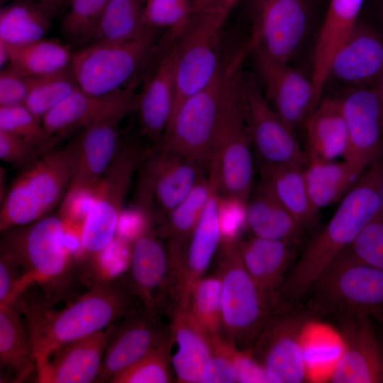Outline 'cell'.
Segmentation results:
<instances>
[{"label":"cell","instance_id":"6da1fadb","mask_svg":"<svg viewBox=\"0 0 383 383\" xmlns=\"http://www.w3.org/2000/svg\"><path fill=\"white\" fill-rule=\"evenodd\" d=\"M138 301L125 280L96 281L82 295L60 310L38 296L21 294L12 306L26 319L36 368L59 348L100 331L135 310Z\"/></svg>","mask_w":383,"mask_h":383},{"label":"cell","instance_id":"7a4b0ae2","mask_svg":"<svg viewBox=\"0 0 383 383\" xmlns=\"http://www.w3.org/2000/svg\"><path fill=\"white\" fill-rule=\"evenodd\" d=\"M66 221L61 214H50L1 231L0 250L12 257L22 274L18 297L35 285L38 297L50 306L76 298L82 269L68 246Z\"/></svg>","mask_w":383,"mask_h":383},{"label":"cell","instance_id":"3957f363","mask_svg":"<svg viewBox=\"0 0 383 383\" xmlns=\"http://www.w3.org/2000/svg\"><path fill=\"white\" fill-rule=\"evenodd\" d=\"M383 209V158L346 193L327 225L309 241L287 274L279 299L301 304L319 275Z\"/></svg>","mask_w":383,"mask_h":383},{"label":"cell","instance_id":"277c9868","mask_svg":"<svg viewBox=\"0 0 383 383\" xmlns=\"http://www.w3.org/2000/svg\"><path fill=\"white\" fill-rule=\"evenodd\" d=\"M250 54L244 45L226 59L227 74L213 157L219 194L243 207L253 188L252 140L243 91V65Z\"/></svg>","mask_w":383,"mask_h":383},{"label":"cell","instance_id":"5b68a950","mask_svg":"<svg viewBox=\"0 0 383 383\" xmlns=\"http://www.w3.org/2000/svg\"><path fill=\"white\" fill-rule=\"evenodd\" d=\"M306 299L317 317L331 316L338 322L360 316L373 318L383 311V270L346 248L319 275Z\"/></svg>","mask_w":383,"mask_h":383},{"label":"cell","instance_id":"8992f818","mask_svg":"<svg viewBox=\"0 0 383 383\" xmlns=\"http://www.w3.org/2000/svg\"><path fill=\"white\" fill-rule=\"evenodd\" d=\"M216 274L221 279L223 339L241 350H250L264 328L272 306L243 261L238 240H221Z\"/></svg>","mask_w":383,"mask_h":383},{"label":"cell","instance_id":"52a82bcc","mask_svg":"<svg viewBox=\"0 0 383 383\" xmlns=\"http://www.w3.org/2000/svg\"><path fill=\"white\" fill-rule=\"evenodd\" d=\"M73 148L51 150L22 170L1 201V231L32 223L62 203L72 174Z\"/></svg>","mask_w":383,"mask_h":383},{"label":"cell","instance_id":"ba28073f","mask_svg":"<svg viewBox=\"0 0 383 383\" xmlns=\"http://www.w3.org/2000/svg\"><path fill=\"white\" fill-rule=\"evenodd\" d=\"M143 151L122 139L114 158L94 189L79 238L82 255L87 262L94 264L113 241Z\"/></svg>","mask_w":383,"mask_h":383},{"label":"cell","instance_id":"9c48e42d","mask_svg":"<svg viewBox=\"0 0 383 383\" xmlns=\"http://www.w3.org/2000/svg\"><path fill=\"white\" fill-rule=\"evenodd\" d=\"M209 172L196 161L158 145L145 148L137 169L135 204L155 226Z\"/></svg>","mask_w":383,"mask_h":383},{"label":"cell","instance_id":"30bf717a","mask_svg":"<svg viewBox=\"0 0 383 383\" xmlns=\"http://www.w3.org/2000/svg\"><path fill=\"white\" fill-rule=\"evenodd\" d=\"M226 74L224 59L213 81L181 104L156 145L192 159L209 171Z\"/></svg>","mask_w":383,"mask_h":383},{"label":"cell","instance_id":"8fae6325","mask_svg":"<svg viewBox=\"0 0 383 383\" xmlns=\"http://www.w3.org/2000/svg\"><path fill=\"white\" fill-rule=\"evenodd\" d=\"M155 30L126 41L98 42L73 52L71 68L79 89L106 96L123 90L155 51Z\"/></svg>","mask_w":383,"mask_h":383},{"label":"cell","instance_id":"7c38bea8","mask_svg":"<svg viewBox=\"0 0 383 383\" xmlns=\"http://www.w3.org/2000/svg\"><path fill=\"white\" fill-rule=\"evenodd\" d=\"M315 313L303 303L282 301L272 313L250 352L263 367L269 382L300 383L308 380L301 335Z\"/></svg>","mask_w":383,"mask_h":383},{"label":"cell","instance_id":"4fadbf2b","mask_svg":"<svg viewBox=\"0 0 383 383\" xmlns=\"http://www.w3.org/2000/svg\"><path fill=\"white\" fill-rule=\"evenodd\" d=\"M228 16L219 9L193 13L179 40L176 95L172 116L187 99L206 87L221 68V38ZM172 118V117H171Z\"/></svg>","mask_w":383,"mask_h":383},{"label":"cell","instance_id":"5bb4252c","mask_svg":"<svg viewBox=\"0 0 383 383\" xmlns=\"http://www.w3.org/2000/svg\"><path fill=\"white\" fill-rule=\"evenodd\" d=\"M209 177V198L188 244L184 246L172 241L167 243L177 309L187 306L194 286L204 277L221 242V209L216 160L211 162Z\"/></svg>","mask_w":383,"mask_h":383},{"label":"cell","instance_id":"9a60e30c","mask_svg":"<svg viewBox=\"0 0 383 383\" xmlns=\"http://www.w3.org/2000/svg\"><path fill=\"white\" fill-rule=\"evenodd\" d=\"M248 17L252 48L289 63L305 39L309 8L306 0H250Z\"/></svg>","mask_w":383,"mask_h":383},{"label":"cell","instance_id":"2e32d148","mask_svg":"<svg viewBox=\"0 0 383 383\" xmlns=\"http://www.w3.org/2000/svg\"><path fill=\"white\" fill-rule=\"evenodd\" d=\"M243 91L257 162L271 165L305 167L308 159L294 130L267 100L260 84L252 74H243Z\"/></svg>","mask_w":383,"mask_h":383},{"label":"cell","instance_id":"e0dca14e","mask_svg":"<svg viewBox=\"0 0 383 383\" xmlns=\"http://www.w3.org/2000/svg\"><path fill=\"white\" fill-rule=\"evenodd\" d=\"M160 238L155 224L145 218V226L133 242L129 277L126 280L143 309L156 315L172 316L175 306L170 265L167 245Z\"/></svg>","mask_w":383,"mask_h":383},{"label":"cell","instance_id":"ac0fdd59","mask_svg":"<svg viewBox=\"0 0 383 383\" xmlns=\"http://www.w3.org/2000/svg\"><path fill=\"white\" fill-rule=\"evenodd\" d=\"M133 112L126 109L104 117L82 128L72 143V174L65 206L91 195L121 143L120 123Z\"/></svg>","mask_w":383,"mask_h":383},{"label":"cell","instance_id":"d6986e66","mask_svg":"<svg viewBox=\"0 0 383 383\" xmlns=\"http://www.w3.org/2000/svg\"><path fill=\"white\" fill-rule=\"evenodd\" d=\"M263 93L277 113L294 130L304 126L317 103L311 79L277 61L259 48H252Z\"/></svg>","mask_w":383,"mask_h":383},{"label":"cell","instance_id":"ffe728a7","mask_svg":"<svg viewBox=\"0 0 383 383\" xmlns=\"http://www.w3.org/2000/svg\"><path fill=\"white\" fill-rule=\"evenodd\" d=\"M339 99L349 136L345 160L365 172L383 158V101L374 87H352Z\"/></svg>","mask_w":383,"mask_h":383},{"label":"cell","instance_id":"44dd1931","mask_svg":"<svg viewBox=\"0 0 383 383\" xmlns=\"http://www.w3.org/2000/svg\"><path fill=\"white\" fill-rule=\"evenodd\" d=\"M167 328L159 315L143 308L116 323L106 350L95 382H109L154 350L170 341Z\"/></svg>","mask_w":383,"mask_h":383},{"label":"cell","instance_id":"7402d4cb","mask_svg":"<svg viewBox=\"0 0 383 383\" xmlns=\"http://www.w3.org/2000/svg\"><path fill=\"white\" fill-rule=\"evenodd\" d=\"M372 319L360 316L338 322L345 348L328 382L383 383V344Z\"/></svg>","mask_w":383,"mask_h":383},{"label":"cell","instance_id":"603a6c76","mask_svg":"<svg viewBox=\"0 0 383 383\" xmlns=\"http://www.w3.org/2000/svg\"><path fill=\"white\" fill-rule=\"evenodd\" d=\"M116 324L57 349L36 368L37 382H95Z\"/></svg>","mask_w":383,"mask_h":383},{"label":"cell","instance_id":"cb8c5ba5","mask_svg":"<svg viewBox=\"0 0 383 383\" xmlns=\"http://www.w3.org/2000/svg\"><path fill=\"white\" fill-rule=\"evenodd\" d=\"M134 87L133 84L106 96L93 95L78 88L43 117V124L58 142L73 130L84 128L111 113L126 109L136 111L139 96L133 93Z\"/></svg>","mask_w":383,"mask_h":383},{"label":"cell","instance_id":"d4e9b609","mask_svg":"<svg viewBox=\"0 0 383 383\" xmlns=\"http://www.w3.org/2000/svg\"><path fill=\"white\" fill-rule=\"evenodd\" d=\"M179 40L164 45L162 55L143 91L137 109L142 136L152 147L167 128L174 109ZM149 147V148H150Z\"/></svg>","mask_w":383,"mask_h":383},{"label":"cell","instance_id":"484cf974","mask_svg":"<svg viewBox=\"0 0 383 383\" xmlns=\"http://www.w3.org/2000/svg\"><path fill=\"white\" fill-rule=\"evenodd\" d=\"M352 87H374L383 77V38L371 26L357 23L335 54L329 78Z\"/></svg>","mask_w":383,"mask_h":383},{"label":"cell","instance_id":"4316f807","mask_svg":"<svg viewBox=\"0 0 383 383\" xmlns=\"http://www.w3.org/2000/svg\"><path fill=\"white\" fill-rule=\"evenodd\" d=\"M171 363L175 380L198 383L202 370L214 353L211 338L188 308H178L172 314L170 325Z\"/></svg>","mask_w":383,"mask_h":383},{"label":"cell","instance_id":"83f0119b","mask_svg":"<svg viewBox=\"0 0 383 383\" xmlns=\"http://www.w3.org/2000/svg\"><path fill=\"white\" fill-rule=\"evenodd\" d=\"M364 0H331L316 41L311 81L318 104L329 78L332 61L352 35Z\"/></svg>","mask_w":383,"mask_h":383},{"label":"cell","instance_id":"f1b7e54d","mask_svg":"<svg viewBox=\"0 0 383 383\" xmlns=\"http://www.w3.org/2000/svg\"><path fill=\"white\" fill-rule=\"evenodd\" d=\"M296 246L255 235L238 240L245 266L272 308L279 301Z\"/></svg>","mask_w":383,"mask_h":383},{"label":"cell","instance_id":"f546056e","mask_svg":"<svg viewBox=\"0 0 383 383\" xmlns=\"http://www.w3.org/2000/svg\"><path fill=\"white\" fill-rule=\"evenodd\" d=\"M304 127L308 163L345 159L349 136L339 99H321Z\"/></svg>","mask_w":383,"mask_h":383},{"label":"cell","instance_id":"4dcf8cb0","mask_svg":"<svg viewBox=\"0 0 383 383\" xmlns=\"http://www.w3.org/2000/svg\"><path fill=\"white\" fill-rule=\"evenodd\" d=\"M244 209L255 236L295 245L301 243L305 230L262 179L252 188Z\"/></svg>","mask_w":383,"mask_h":383},{"label":"cell","instance_id":"1f68e13d","mask_svg":"<svg viewBox=\"0 0 383 383\" xmlns=\"http://www.w3.org/2000/svg\"><path fill=\"white\" fill-rule=\"evenodd\" d=\"M260 179L306 229L318 221V211L314 207L307 189L304 168L296 165H271L257 162Z\"/></svg>","mask_w":383,"mask_h":383},{"label":"cell","instance_id":"d6a6232c","mask_svg":"<svg viewBox=\"0 0 383 383\" xmlns=\"http://www.w3.org/2000/svg\"><path fill=\"white\" fill-rule=\"evenodd\" d=\"M20 314L11 305H0V366L14 382L36 374L28 333Z\"/></svg>","mask_w":383,"mask_h":383},{"label":"cell","instance_id":"836d02e7","mask_svg":"<svg viewBox=\"0 0 383 383\" xmlns=\"http://www.w3.org/2000/svg\"><path fill=\"white\" fill-rule=\"evenodd\" d=\"M301 345L308 380L329 381L345 348L339 331L313 318L304 328Z\"/></svg>","mask_w":383,"mask_h":383},{"label":"cell","instance_id":"e575fe53","mask_svg":"<svg viewBox=\"0 0 383 383\" xmlns=\"http://www.w3.org/2000/svg\"><path fill=\"white\" fill-rule=\"evenodd\" d=\"M55 14L35 0H14L0 11V40L22 45L44 38Z\"/></svg>","mask_w":383,"mask_h":383},{"label":"cell","instance_id":"d590c367","mask_svg":"<svg viewBox=\"0 0 383 383\" xmlns=\"http://www.w3.org/2000/svg\"><path fill=\"white\" fill-rule=\"evenodd\" d=\"M364 172L345 160L308 163L304 174L314 207L319 211L337 202Z\"/></svg>","mask_w":383,"mask_h":383},{"label":"cell","instance_id":"8d00e7d4","mask_svg":"<svg viewBox=\"0 0 383 383\" xmlns=\"http://www.w3.org/2000/svg\"><path fill=\"white\" fill-rule=\"evenodd\" d=\"M146 0H109L94 32L83 45L98 42H121L146 32L143 16ZM82 46V47H83Z\"/></svg>","mask_w":383,"mask_h":383},{"label":"cell","instance_id":"74e56055","mask_svg":"<svg viewBox=\"0 0 383 383\" xmlns=\"http://www.w3.org/2000/svg\"><path fill=\"white\" fill-rule=\"evenodd\" d=\"M209 172L201 175L189 194L155 226L157 234L167 241L187 245L209 198Z\"/></svg>","mask_w":383,"mask_h":383},{"label":"cell","instance_id":"f35d334b","mask_svg":"<svg viewBox=\"0 0 383 383\" xmlns=\"http://www.w3.org/2000/svg\"><path fill=\"white\" fill-rule=\"evenodd\" d=\"M8 48L9 65L32 77L69 67L73 55L70 45L44 38L22 45H8Z\"/></svg>","mask_w":383,"mask_h":383},{"label":"cell","instance_id":"ab89813d","mask_svg":"<svg viewBox=\"0 0 383 383\" xmlns=\"http://www.w3.org/2000/svg\"><path fill=\"white\" fill-rule=\"evenodd\" d=\"M213 345L222 335L221 282L217 274L202 277L194 286L187 306Z\"/></svg>","mask_w":383,"mask_h":383},{"label":"cell","instance_id":"60d3db41","mask_svg":"<svg viewBox=\"0 0 383 383\" xmlns=\"http://www.w3.org/2000/svg\"><path fill=\"white\" fill-rule=\"evenodd\" d=\"M79 88L71 67L33 77L24 105L40 121L62 101Z\"/></svg>","mask_w":383,"mask_h":383},{"label":"cell","instance_id":"b9f144b4","mask_svg":"<svg viewBox=\"0 0 383 383\" xmlns=\"http://www.w3.org/2000/svg\"><path fill=\"white\" fill-rule=\"evenodd\" d=\"M192 0H146L143 21L145 28L168 33L162 40L170 43L180 38L186 31L192 13Z\"/></svg>","mask_w":383,"mask_h":383},{"label":"cell","instance_id":"7bdbcfd3","mask_svg":"<svg viewBox=\"0 0 383 383\" xmlns=\"http://www.w3.org/2000/svg\"><path fill=\"white\" fill-rule=\"evenodd\" d=\"M0 130L23 139L42 155L52 150L57 143L47 132L42 121L24 104L0 106Z\"/></svg>","mask_w":383,"mask_h":383},{"label":"cell","instance_id":"ee69618b","mask_svg":"<svg viewBox=\"0 0 383 383\" xmlns=\"http://www.w3.org/2000/svg\"><path fill=\"white\" fill-rule=\"evenodd\" d=\"M60 31L71 44L83 46L94 32L109 0H70Z\"/></svg>","mask_w":383,"mask_h":383},{"label":"cell","instance_id":"f6af8a7d","mask_svg":"<svg viewBox=\"0 0 383 383\" xmlns=\"http://www.w3.org/2000/svg\"><path fill=\"white\" fill-rule=\"evenodd\" d=\"M174 379L169 341L114 377L109 382L170 383Z\"/></svg>","mask_w":383,"mask_h":383},{"label":"cell","instance_id":"bcb514c9","mask_svg":"<svg viewBox=\"0 0 383 383\" xmlns=\"http://www.w3.org/2000/svg\"><path fill=\"white\" fill-rule=\"evenodd\" d=\"M347 249L364 262L383 270V209Z\"/></svg>","mask_w":383,"mask_h":383},{"label":"cell","instance_id":"7dc6e473","mask_svg":"<svg viewBox=\"0 0 383 383\" xmlns=\"http://www.w3.org/2000/svg\"><path fill=\"white\" fill-rule=\"evenodd\" d=\"M214 353L205 365L199 383L237 382L232 350L234 346L224 340L213 345Z\"/></svg>","mask_w":383,"mask_h":383},{"label":"cell","instance_id":"c3c4849f","mask_svg":"<svg viewBox=\"0 0 383 383\" xmlns=\"http://www.w3.org/2000/svg\"><path fill=\"white\" fill-rule=\"evenodd\" d=\"M41 156L35 147L23 139L0 130V159L3 162L23 170Z\"/></svg>","mask_w":383,"mask_h":383},{"label":"cell","instance_id":"681fc988","mask_svg":"<svg viewBox=\"0 0 383 383\" xmlns=\"http://www.w3.org/2000/svg\"><path fill=\"white\" fill-rule=\"evenodd\" d=\"M32 76L11 65L0 72V106L23 104L29 92Z\"/></svg>","mask_w":383,"mask_h":383},{"label":"cell","instance_id":"f907efd6","mask_svg":"<svg viewBox=\"0 0 383 383\" xmlns=\"http://www.w3.org/2000/svg\"><path fill=\"white\" fill-rule=\"evenodd\" d=\"M22 278L21 270L12 257L0 250V305H11L18 296Z\"/></svg>","mask_w":383,"mask_h":383},{"label":"cell","instance_id":"816d5d0a","mask_svg":"<svg viewBox=\"0 0 383 383\" xmlns=\"http://www.w3.org/2000/svg\"><path fill=\"white\" fill-rule=\"evenodd\" d=\"M232 358L237 382H269L263 367L255 360L250 350H241L233 348Z\"/></svg>","mask_w":383,"mask_h":383},{"label":"cell","instance_id":"f5cc1de1","mask_svg":"<svg viewBox=\"0 0 383 383\" xmlns=\"http://www.w3.org/2000/svg\"><path fill=\"white\" fill-rule=\"evenodd\" d=\"M223 0H192V12L220 9Z\"/></svg>","mask_w":383,"mask_h":383},{"label":"cell","instance_id":"db71d44e","mask_svg":"<svg viewBox=\"0 0 383 383\" xmlns=\"http://www.w3.org/2000/svg\"><path fill=\"white\" fill-rule=\"evenodd\" d=\"M47 7L55 15L69 0H35Z\"/></svg>","mask_w":383,"mask_h":383},{"label":"cell","instance_id":"11a10c76","mask_svg":"<svg viewBox=\"0 0 383 383\" xmlns=\"http://www.w3.org/2000/svg\"><path fill=\"white\" fill-rule=\"evenodd\" d=\"M9 65V52L8 45L0 40V66L1 70Z\"/></svg>","mask_w":383,"mask_h":383},{"label":"cell","instance_id":"9f6ffc18","mask_svg":"<svg viewBox=\"0 0 383 383\" xmlns=\"http://www.w3.org/2000/svg\"><path fill=\"white\" fill-rule=\"evenodd\" d=\"M240 1L241 0H223L219 9L227 15H229L231 11Z\"/></svg>","mask_w":383,"mask_h":383},{"label":"cell","instance_id":"6f0895ef","mask_svg":"<svg viewBox=\"0 0 383 383\" xmlns=\"http://www.w3.org/2000/svg\"><path fill=\"white\" fill-rule=\"evenodd\" d=\"M374 88L377 90L383 101V77L380 79Z\"/></svg>","mask_w":383,"mask_h":383},{"label":"cell","instance_id":"680465c9","mask_svg":"<svg viewBox=\"0 0 383 383\" xmlns=\"http://www.w3.org/2000/svg\"><path fill=\"white\" fill-rule=\"evenodd\" d=\"M373 319L376 320L378 323L379 324L382 333H383V311L380 312L379 313L377 314L374 317L372 318Z\"/></svg>","mask_w":383,"mask_h":383},{"label":"cell","instance_id":"91938a15","mask_svg":"<svg viewBox=\"0 0 383 383\" xmlns=\"http://www.w3.org/2000/svg\"><path fill=\"white\" fill-rule=\"evenodd\" d=\"M381 11L383 16V0H381Z\"/></svg>","mask_w":383,"mask_h":383},{"label":"cell","instance_id":"94428289","mask_svg":"<svg viewBox=\"0 0 383 383\" xmlns=\"http://www.w3.org/2000/svg\"><path fill=\"white\" fill-rule=\"evenodd\" d=\"M7 0H1V3L2 4H4Z\"/></svg>","mask_w":383,"mask_h":383}]
</instances>
